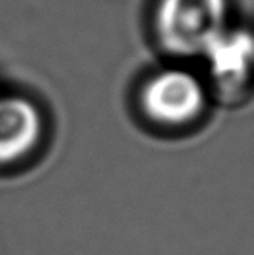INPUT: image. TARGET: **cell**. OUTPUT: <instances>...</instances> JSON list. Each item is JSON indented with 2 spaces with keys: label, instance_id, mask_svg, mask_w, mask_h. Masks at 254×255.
Returning a JSON list of instances; mask_svg holds the SVG:
<instances>
[{
  "label": "cell",
  "instance_id": "obj_1",
  "mask_svg": "<svg viewBox=\"0 0 254 255\" xmlns=\"http://www.w3.org/2000/svg\"><path fill=\"white\" fill-rule=\"evenodd\" d=\"M228 28V0H159L153 31L160 47L178 57L202 56Z\"/></svg>",
  "mask_w": 254,
  "mask_h": 255
},
{
  "label": "cell",
  "instance_id": "obj_2",
  "mask_svg": "<svg viewBox=\"0 0 254 255\" xmlns=\"http://www.w3.org/2000/svg\"><path fill=\"white\" fill-rule=\"evenodd\" d=\"M206 89L193 73L167 68L153 73L139 91L141 111L152 122L181 127L197 120L206 108Z\"/></svg>",
  "mask_w": 254,
  "mask_h": 255
},
{
  "label": "cell",
  "instance_id": "obj_3",
  "mask_svg": "<svg viewBox=\"0 0 254 255\" xmlns=\"http://www.w3.org/2000/svg\"><path fill=\"white\" fill-rule=\"evenodd\" d=\"M202 57L207 61L216 87L237 94L251 82L254 73V33L246 28H225Z\"/></svg>",
  "mask_w": 254,
  "mask_h": 255
},
{
  "label": "cell",
  "instance_id": "obj_4",
  "mask_svg": "<svg viewBox=\"0 0 254 255\" xmlns=\"http://www.w3.org/2000/svg\"><path fill=\"white\" fill-rule=\"evenodd\" d=\"M42 115L24 96L0 98V165L14 163L37 148L42 139Z\"/></svg>",
  "mask_w": 254,
  "mask_h": 255
}]
</instances>
